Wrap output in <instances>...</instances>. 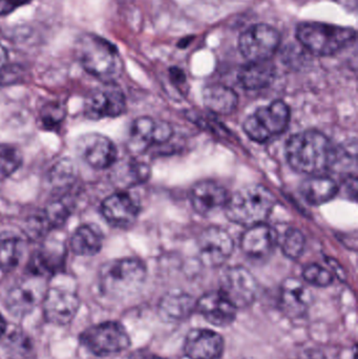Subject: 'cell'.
Segmentation results:
<instances>
[{"label":"cell","instance_id":"6da1fadb","mask_svg":"<svg viewBox=\"0 0 358 359\" xmlns=\"http://www.w3.org/2000/svg\"><path fill=\"white\" fill-rule=\"evenodd\" d=\"M290 166L301 174L319 176L338 161V153L323 133L305 130L292 136L286 147Z\"/></svg>","mask_w":358,"mask_h":359},{"label":"cell","instance_id":"7a4b0ae2","mask_svg":"<svg viewBox=\"0 0 358 359\" xmlns=\"http://www.w3.org/2000/svg\"><path fill=\"white\" fill-rule=\"evenodd\" d=\"M76 52L83 69L105 83H113L121 76L123 62L117 48L95 34H84L76 43Z\"/></svg>","mask_w":358,"mask_h":359},{"label":"cell","instance_id":"3957f363","mask_svg":"<svg viewBox=\"0 0 358 359\" xmlns=\"http://www.w3.org/2000/svg\"><path fill=\"white\" fill-rule=\"evenodd\" d=\"M275 194L260 184L248 185L229 196L225 211L233 223L245 227L265 223L275 208Z\"/></svg>","mask_w":358,"mask_h":359},{"label":"cell","instance_id":"277c9868","mask_svg":"<svg viewBox=\"0 0 358 359\" xmlns=\"http://www.w3.org/2000/svg\"><path fill=\"white\" fill-rule=\"evenodd\" d=\"M146 273V267L140 259H115L101 268L99 287L101 292L109 299H128L141 290Z\"/></svg>","mask_w":358,"mask_h":359},{"label":"cell","instance_id":"5b68a950","mask_svg":"<svg viewBox=\"0 0 358 359\" xmlns=\"http://www.w3.org/2000/svg\"><path fill=\"white\" fill-rule=\"evenodd\" d=\"M296 36L305 50L317 57L332 56L357 41L354 29L322 22L301 23Z\"/></svg>","mask_w":358,"mask_h":359},{"label":"cell","instance_id":"8992f818","mask_svg":"<svg viewBox=\"0 0 358 359\" xmlns=\"http://www.w3.org/2000/svg\"><path fill=\"white\" fill-rule=\"evenodd\" d=\"M290 109L284 101H273L260 107L244 122V132L256 142H266L285 132L289 126Z\"/></svg>","mask_w":358,"mask_h":359},{"label":"cell","instance_id":"52a82bcc","mask_svg":"<svg viewBox=\"0 0 358 359\" xmlns=\"http://www.w3.org/2000/svg\"><path fill=\"white\" fill-rule=\"evenodd\" d=\"M80 341L88 351L97 356L120 353L130 346L128 333L117 322H105L90 327L82 333Z\"/></svg>","mask_w":358,"mask_h":359},{"label":"cell","instance_id":"ba28073f","mask_svg":"<svg viewBox=\"0 0 358 359\" xmlns=\"http://www.w3.org/2000/svg\"><path fill=\"white\" fill-rule=\"evenodd\" d=\"M280 46L281 35L279 31L264 23L248 27L240 36V52L248 62L270 60Z\"/></svg>","mask_w":358,"mask_h":359},{"label":"cell","instance_id":"9c48e42d","mask_svg":"<svg viewBox=\"0 0 358 359\" xmlns=\"http://www.w3.org/2000/svg\"><path fill=\"white\" fill-rule=\"evenodd\" d=\"M221 292L239 309L249 307L258 295V282L252 272L237 266L227 269L221 278Z\"/></svg>","mask_w":358,"mask_h":359},{"label":"cell","instance_id":"30bf717a","mask_svg":"<svg viewBox=\"0 0 358 359\" xmlns=\"http://www.w3.org/2000/svg\"><path fill=\"white\" fill-rule=\"evenodd\" d=\"M172 128L167 122L151 117L138 118L130 128L128 151L141 155L153 145L167 142L172 138Z\"/></svg>","mask_w":358,"mask_h":359},{"label":"cell","instance_id":"8fae6325","mask_svg":"<svg viewBox=\"0 0 358 359\" xmlns=\"http://www.w3.org/2000/svg\"><path fill=\"white\" fill-rule=\"evenodd\" d=\"M200 259L208 267H219L228 261L233 251L230 234L223 228H206L198 240Z\"/></svg>","mask_w":358,"mask_h":359},{"label":"cell","instance_id":"7c38bea8","mask_svg":"<svg viewBox=\"0 0 358 359\" xmlns=\"http://www.w3.org/2000/svg\"><path fill=\"white\" fill-rule=\"evenodd\" d=\"M43 278L32 276L15 285L6 299V308L15 316L31 313L46 295Z\"/></svg>","mask_w":358,"mask_h":359},{"label":"cell","instance_id":"4fadbf2b","mask_svg":"<svg viewBox=\"0 0 358 359\" xmlns=\"http://www.w3.org/2000/svg\"><path fill=\"white\" fill-rule=\"evenodd\" d=\"M42 303L44 318L48 323L57 326L69 325L80 307L79 297L75 293L59 288L46 291Z\"/></svg>","mask_w":358,"mask_h":359},{"label":"cell","instance_id":"5bb4252c","mask_svg":"<svg viewBox=\"0 0 358 359\" xmlns=\"http://www.w3.org/2000/svg\"><path fill=\"white\" fill-rule=\"evenodd\" d=\"M96 90L85 102V116L90 119L99 120L107 117H118L125 111L126 101L123 93L113 83Z\"/></svg>","mask_w":358,"mask_h":359},{"label":"cell","instance_id":"9a60e30c","mask_svg":"<svg viewBox=\"0 0 358 359\" xmlns=\"http://www.w3.org/2000/svg\"><path fill=\"white\" fill-rule=\"evenodd\" d=\"M195 311L212 326L223 328L233 324L237 309L218 290L202 295L195 303Z\"/></svg>","mask_w":358,"mask_h":359},{"label":"cell","instance_id":"2e32d148","mask_svg":"<svg viewBox=\"0 0 358 359\" xmlns=\"http://www.w3.org/2000/svg\"><path fill=\"white\" fill-rule=\"evenodd\" d=\"M312 304L308 287L296 278H289L282 284L280 305L286 316L298 320L307 316Z\"/></svg>","mask_w":358,"mask_h":359},{"label":"cell","instance_id":"e0dca14e","mask_svg":"<svg viewBox=\"0 0 358 359\" xmlns=\"http://www.w3.org/2000/svg\"><path fill=\"white\" fill-rule=\"evenodd\" d=\"M224 339L209 329H193L185 339L184 353L189 359H220L224 353Z\"/></svg>","mask_w":358,"mask_h":359},{"label":"cell","instance_id":"ac0fdd59","mask_svg":"<svg viewBox=\"0 0 358 359\" xmlns=\"http://www.w3.org/2000/svg\"><path fill=\"white\" fill-rule=\"evenodd\" d=\"M103 217L116 227H130L139 215L136 200L125 191H118L107 196L101 205Z\"/></svg>","mask_w":358,"mask_h":359},{"label":"cell","instance_id":"d6986e66","mask_svg":"<svg viewBox=\"0 0 358 359\" xmlns=\"http://www.w3.org/2000/svg\"><path fill=\"white\" fill-rule=\"evenodd\" d=\"M80 153L88 165L96 170L111 168L117 159V149L106 137L92 134L80 140Z\"/></svg>","mask_w":358,"mask_h":359},{"label":"cell","instance_id":"ffe728a7","mask_svg":"<svg viewBox=\"0 0 358 359\" xmlns=\"http://www.w3.org/2000/svg\"><path fill=\"white\" fill-rule=\"evenodd\" d=\"M229 200L227 190L214 181H202L193 186L191 202L199 215H210L225 208Z\"/></svg>","mask_w":358,"mask_h":359},{"label":"cell","instance_id":"44dd1931","mask_svg":"<svg viewBox=\"0 0 358 359\" xmlns=\"http://www.w3.org/2000/svg\"><path fill=\"white\" fill-rule=\"evenodd\" d=\"M277 245V231L266 223L248 227L241 238V248L252 259H266Z\"/></svg>","mask_w":358,"mask_h":359},{"label":"cell","instance_id":"7402d4cb","mask_svg":"<svg viewBox=\"0 0 358 359\" xmlns=\"http://www.w3.org/2000/svg\"><path fill=\"white\" fill-rule=\"evenodd\" d=\"M195 303L193 297L183 291L166 293L158 305V314L163 322L168 324L183 322L195 312Z\"/></svg>","mask_w":358,"mask_h":359},{"label":"cell","instance_id":"603a6c76","mask_svg":"<svg viewBox=\"0 0 358 359\" xmlns=\"http://www.w3.org/2000/svg\"><path fill=\"white\" fill-rule=\"evenodd\" d=\"M203 102L212 113L229 115L239 104V97L233 88L223 84H212L203 90Z\"/></svg>","mask_w":358,"mask_h":359},{"label":"cell","instance_id":"cb8c5ba5","mask_svg":"<svg viewBox=\"0 0 358 359\" xmlns=\"http://www.w3.org/2000/svg\"><path fill=\"white\" fill-rule=\"evenodd\" d=\"M275 77V67L270 60L248 62L242 67L239 80L247 90H256L270 86Z\"/></svg>","mask_w":358,"mask_h":359},{"label":"cell","instance_id":"d4e9b609","mask_svg":"<svg viewBox=\"0 0 358 359\" xmlns=\"http://www.w3.org/2000/svg\"><path fill=\"white\" fill-rule=\"evenodd\" d=\"M300 192L309 204L319 206L336 198L338 186L333 180L327 177L312 176L303 182Z\"/></svg>","mask_w":358,"mask_h":359},{"label":"cell","instance_id":"484cf974","mask_svg":"<svg viewBox=\"0 0 358 359\" xmlns=\"http://www.w3.org/2000/svg\"><path fill=\"white\" fill-rule=\"evenodd\" d=\"M102 243V233L96 226L82 225L71 236V248L80 257H92L101 250Z\"/></svg>","mask_w":358,"mask_h":359},{"label":"cell","instance_id":"4316f807","mask_svg":"<svg viewBox=\"0 0 358 359\" xmlns=\"http://www.w3.org/2000/svg\"><path fill=\"white\" fill-rule=\"evenodd\" d=\"M25 251L23 241L11 233L0 234V270L13 271L20 263Z\"/></svg>","mask_w":358,"mask_h":359},{"label":"cell","instance_id":"83f0119b","mask_svg":"<svg viewBox=\"0 0 358 359\" xmlns=\"http://www.w3.org/2000/svg\"><path fill=\"white\" fill-rule=\"evenodd\" d=\"M63 265V255L52 247L40 249L32 257L29 263L33 276H43L56 273Z\"/></svg>","mask_w":358,"mask_h":359},{"label":"cell","instance_id":"f1b7e54d","mask_svg":"<svg viewBox=\"0 0 358 359\" xmlns=\"http://www.w3.org/2000/svg\"><path fill=\"white\" fill-rule=\"evenodd\" d=\"M71 203L69 198L59 196L48 203L42 215L44 227L55 228L63 225L71 215Z\"/></svg>","mask_w":358,"mask_h":359},{"label":"cell","instance_id":"f546056e","mask_svg":"<svg viewBox=\"0 0 358 359\" xmlns=\"http://www.w3.org/2000/svg\"><path fill=\"white\" fill-rule=\"evenodd\" d=\"M277 245L281 246L282 251L286 257L296 259L304 252L306 240L301 230L288 227L283 232L277 231Z\"/></svg>","mask_w":358,"mask_h":359},{"label":"cell","instance_id":"4dcf8cb0","mask_svg":"<svg viewBox=\"0 0 358 359\" xmlns=\"http://www.w3.org/2000/svg\"><path fill=\"white\" fill-rule=\"evenodd\" d=\"M149 168L143 162L130 160L124 162L116 170V179L120 185L132 186L146 181L149 177Z\"/></svg>","mask_w":358,"mask_h":359},{"label":"cell","instance_id":"1f68e13d","mask_svg":"<svg viewBox=\"0 0 358 359\" xmlns=\"http://www.w3.org/2000/svg\"><path fill=\"white\" fill-rule=\"evenodd\" d=\"M22 158L18 149L10 145H0V181L8 179L20 168Z\"/></svg>","mask_w":358,"mask_h":359},{"label":"cell","instance_id":"d6a6232c","mask_svg":"<svg viewBox=\"0 0 358 359\" xmlns=\"http://www.w3.org/2000/svg\"><path fill=\"white\" fill-rule=\"evenodd\" d=\"M305 282L312 286L325 288L333 283V276L331 272L317 264L307 266L303 271Z\"/></svg>","mask_w":358,"mask_h":359},{"label":"cell","instance_id":"836d02e7","mask_svg":"<svg viewBox=\"0 0 358 359\" xmlns=\"http://www.w3.org/2000/svg\"><path fill=\"white\" fill-rule=\"evenodd\" d=\"M65 109L59 103H48L40 113L42 126L48 130L57 128L64 119Z\"/></svg>","mask_w":358,"mask_h":359},{"label":"cell","instance_id":"e575fe53","mask_svg":"<svg viewBox=\"0 0 358 359\" xmlns=\"http://www.w3.org/2000/svg\"><path fill=\"white\" fill-rule=\"evenodd\" d=\"M32 0H0V16H6Z\"/></svg>","mask_w":358,"mask_h":359},{"label":"cell","instance_id":"d590c367","mask_svg":"<svg viewBox=\"0 0 358 359\" xmlns=\"http://www.w3.org/2000/svg\"><path fill=\"white\" fill-rule=\"evenodd\" d=\"M17 78H19L18 69L4 67L0 69V84L12 83Z\"/></svg>","mask_w":358,"mask_h":359},{"label":"cell","instance_id":"8d00e7d4","mask_svg":"<svg viewBox=\"0 0 358 359\" xmlns=\"http://www.w3.org/2000/svg\"><path fill=\"white\" fill-rule=\"evenodd\" d=\"M170 79H172V83L176 84V86H183L186 82L184 73H183L182 69H178V67H172L170 69Z\"/></svg>","mask_w":358,"mask_h":359},{"label":"cell","instance_id":"74e56055","mask_svg":"<svg viewBox=\"0 0 358 359\" xmlns=\"http://www.w3.org/2000/svg\"><path fill=\"white\" fill-rule=\"evenodd\" d=\"M298 359H326L323 352L317 349H307L298 354Z\"/></svg>","mask_w":358,"mask_h":359},{"label":"cell","instance_id":"f35d334b","mask_svg":"<svg viewBox=\"0 0 358 359\" xmlns=\"http://www.w3.org/2000/svg\"><path fill=\"white\" fill-rule=\"evenodd\" d=\"M343 8H347L350 12H355L357 8V0H336Z\"/></svg>","mask_w":358,"mask_h":359},{"label":"cell","instance_id":"ab89813d","mask_svg":"<svg viewBox=\"0 0 358 359\" xmlns=\"http://www.w3.org/2000/svg\"><path fill=\"white\" fill-rule=\"evenodd\" d=\"M6 61H8V50L2 44H0V69L4 67Z\"/></svg>","mask_w":358,"mask_h":359},{"label":"cell","instance_id":"60d3db41","mask_svg":"<svg viewBox=\"0 0 358 359\" xmlns=\"http://www.w3.org/2000/svg\"><path fill=\"white\" fill-rule=\"evenodd\" d=\"M6 323L4 320V318L0 316V337L4 335V333L6 332Z\"/></svg>","mask_w":358,"mask_h":359},{"label":"cell","instance_id":"b9f144b4","mask_svg":"<svg viewBox=\"0 0 358 359\" xmlns=\"http://www.w3.org/2000/svg\"><path fill=\"white\" fill-rule=\"evenodd\" d=\"M136 359H163L159 356L153 355V354H141Z\"/></svg>","mask_w":358,"mask_h":359}]
</instances>
